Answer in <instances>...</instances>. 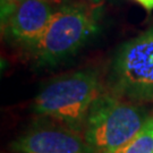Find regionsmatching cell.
<instances>
[{"instance_id": "3", "label": "cell", "mask_w": 153, "mask_h": 153, "mask_svg": "<svg viewBox=\"0 0 153 153\" xmlns=\"http://www.w3.org/2000/svg\"><path fill=\"white\" fill-rule=\"evenodd\" d=\"M149 117L133 101L101 93L88 110L82 134L97 153H110L129 141Z\"/></svg>"}, {"instance_id": "7", "label": "cell", "mask_w": 153, "mask_h": 153, "mask_svg": "<svg viewBox=\"0 0 153 153\" xmlns=\"http://www.w3.org/2000/svg\"><path fill=\"white\" fill-rule=\"evenodd\" d=\"M110 153H153V116L129 141Z\"/></svg>"}, {"instance_id": "1", "label": "cell", "mask_w": 153, "mask_h": 153, "mask_svg": "<svg viewBox=\"0 0 153 153\" xmlns=\"http://www.w3.org/2000/svg\"><path fill=\"white\" fill-rule=\"evenodd\" d=\"M98 5L71 4L57 8L32 51L40 66L52 67L81 50L100 30Z\"/></svg>"}, {"instance_id": "11", "label": "cell", "mask_w": 153, "mask_h": 153, "mask_svg": "<svg viewBox=\"0 0 153 153\" xmlns=\"http://www.w3.org/2000/svg\"><path fill=\"white\" fill-rule=\"evenodd\" d=\"M47 1H49V2H51V4H57V2L62 1V0H47Z\"/></svg>"}, {"instance_id": "4", "label": "cell", "mask_w": 153, "mask_h": 153, "mask_svg": "<svg viewBox=\"0 0 153 153\" xmlns=\"http://www.w3.org/2000/svg\"><path fill=\"white\" fill-rule=\"evenodd\" d=\"M108 79L118 97L133 102L153 101V26L118 48Z\"/></svg>"}, {"instance_id": "10", "label": "cell", "mask_w": 153, "mask_h": 153, "mask_svg": "<svg viewBox=\"0 0 153 153\" xmlns=\"http://www.w3.org/2000/svg\"><path fill=\"white\" fill-rule=\"evenodd\" d=\"M88 1L90 4H93V5H99V4H101L104 0H88Z\"/></svg>"}, {"instance_id": "6", "label": "cell", "mask_w": 153, "mask_h": 153, "mask_svg": "<svg viewBox=\"0 0 153 153\" xmlns=\"http://www.w3.org/2000/svg\"><path fill=\"white\" fill-rule=\"evenodd\" d=\"M56 8L47 0H24L1 25L6 38L31 50L38 43Z\"/></svg>"}, {"instance_id": "9", "label": "cell", "mask_w": 153, "mask_h": 153, "mask_svg": "<svg viewBox=\"0 0 153 153\" xmlns=\"http://www.w3.org/2000/svg\"><path fill=\"white\" fill-rule=\"evenodd\" d=\"M138 5L143 7L148 13H152L153 11V0H134Z\"/></svg>"}, {"instance_id": "5", "label": "cell", "mask_w": 153, "mask_h": 153, "mask_svg": "<svg viewBox=\"0 0 153 153\" xmlns=\"http://www.w3.org/2000/svg\"><path fill=\"white\" fill-rule=\"evenodd\" d=\"M17 153H97L82 133L59 124L31 127L11 144Z\"/></svg>"}, {"instance_id": "8", "label": "cell", "mask_w": 153, "mask_h": 153, "mask_svg": "<svg viewBox=\"0 0 153 153\" xmlns=\"http://www.w3.org/2000/svg\"><path fill=\"white\" fill-rule=\"evenodd\" d=\"M24 0H0V21L1 25L5 24L6 21L10 17L18 6L22 4Z\"/></svg>"}, {"instance_id": "2", "label": "cell", "mask_w": 153, "mask_h": 153, "mask_svg": "<svg viewBox=\"0 0 153 153\" xmlns=\"http://www.w3.org/2000/svg\"><path fill=\"white\" fill-rule=\"evenodd\" d=\"M102 93L97 71L83 69L51 81L33 101V111L82 133L88 110Z\"/></svg>"}]
</instances>
